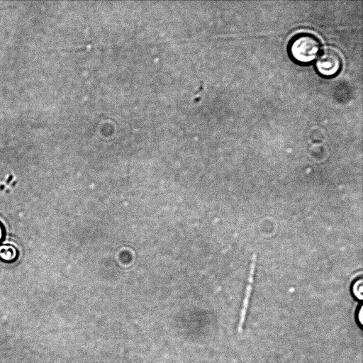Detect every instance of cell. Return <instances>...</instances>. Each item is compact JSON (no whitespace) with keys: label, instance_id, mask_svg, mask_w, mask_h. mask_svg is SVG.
I'll list each match as a JSON object with an SVG mask.
<instances>
[{"label":"cell","instance_id":"cell-7","mask_svg":"<svg viewBox=\"0 0 363 363\" xmlns=\"http://www.w3.org/2000/svg\"><path fill=\"white\" fill-rule=\"evenodd\" d=\"M4 231L3 225L0 223V242H1V240H2L3 238H4Z\"/></svg>","mask_w":363,"mask_h":363},{"label":"cell","instance_id":"cell-6","mask_svg":"<svg viewBox=\"0 0 363 363\" xmlns=\"http://www.w3.org/2000/svg\"><path fill=\"white\" fill-rule=\"evenodd\" d=\"M362 305L360 303L356 309L355 311V320L357 325L360 329H362L363 325V311H362Z\"/></svg>","mask_w":363,"mask_h":363},{"label":"cell","instance_id":"cell-3","mask_svg":"<svg viewBox=\"0 0 363 363\" xmlns=\"http://www.w3.org/2000/svg\"><path fill=\"white\" fill-rule=\"evenodd\" d=\"M256 261H257V255L256 254H253L251 264L250 267V271H249V275H248V279L247 283L246 286V289L245 291L242 306V310L240 313V318L238 324V331L241 332L243 325L245 320V317L247 311V308L250 303V299L252 294V284L254 281V275L255 272V268H256Z\"/></svg>","mask_w":363,"mask_h":363},{"label":"cell","instance_id":"cell-5","mask_svg":"<svg viewBox=\"0 0 363 363\" xmlns=\"http://www.w3.org/2000/svg\"><path fill=\"white\" fill-rule=\"evenodd\" d=\"M353 296L359 301L363 298V281L362 279H357L351 287Z\"/></svg>","mask_w":363,"mask_h":363},{"label":"cell","instance_id":"cell-2","mask_svg":"<svg viewBox=\"0 0 363 363\" xmlns=\"http://www.w3.org/2000/svg\"><path fill=\"white\" fill-rule=\"evenodd\" d=\"M315 65L319 74L324 77H333L340 72L342 60L337 52L327 49L319 56Z\"/></svg>","mask_w":363,"mask_h":363},{"label":"cell","instance_id":"cell-1","mask_svg":"<svg viewBox=\"0 0 363 363\" xmlns=\"http://www.w3.org/2000/svg\"><path fill=\"white\" fill-rule=\"evenodd\" d=\"M320 44L317 38L309 33H301L292 38L289 51L291 57L298 63L306 65L313 61L319 54Z\"/></svg>","mask_w":363,"mask_h":363},{"label":"cell","instance_id":"cell-4","mask_svg":"<svg viewBox=\"0 0 363 363\" xmlns=\"http://www.w3.org/2000/svg\"><path fill=\"white\" fill-rule=\"evenodd\" d=\"M18 257L16 249L10 245L0 246V259L6 262H14Z\"/></svg>","mask_w":363,"mask_h":363}]
</instances>
